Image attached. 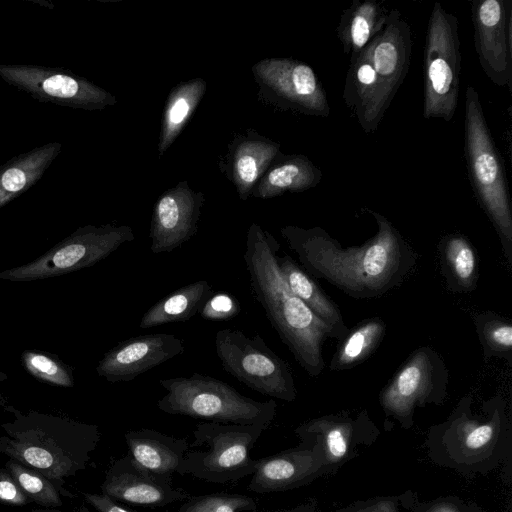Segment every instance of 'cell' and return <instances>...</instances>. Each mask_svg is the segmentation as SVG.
Instances as JSON below:
<instances>
[{
	"instance_id": "obj_33",
	"label": "cell",
	"mask_w": 512,
	"mask_h": 512,
	"mask_svg": "<svg viewBox=\"0 0 512 512\" xmlns=\"http://www.w3.org/2000/svg\"><path fill=\"white\" fill-rule=\"evenodd\" d=\"M7 468L26 496L46 506H58L61 504L56 488L42 475L28 470L13 461L7 463Z\"/></svg>"
},
{
	"instance_id": "obj_20",
	"label": "cell",
	"mask_w": 512,
	"mask_h": 512,
	"mask_svg": "<svg viewBox=\"0 0 512 512\" xmlns=\"http://www.w3.org/2000/svg\"><path fill=\"white\" fill-rule=\"evenodd\" d=\"M60 142L23 152L0 166V208L34 186L60 153Z\"/></svg>"
},
{
	"instance_id": "obj_29",
	"label": "cell",
	"mask_w": 512,
	"mask_h": 512,
	"mask_svg": "<svg viewBox=\"0 0 512 512\" xmlns=\"http://www.w3.org/2000/svg\"><path fill=\"white\" fill-rule=\"evenodd\" d=\"M442 272L447 287L454 293L475 290L478 279V260L470 241L463 235L450 234L440 244Z\"/></svg>"
},
{
	"instance_id": "obj_35",
	"label": "cell",
	"mask_w": 512,
	"mask_h": 512,
	"mask_svg": "<svg viewBox=\"0 0 512 512\" xmlns=\"http://www.w3.org/2000/svg\"><path fill=\"white\" fill-rule=\"evenodd\" d=\"M239 313V302L225 292L214 293L199 312L202 318L213 321L229 320Z\"/></svg>"
},
{
	"instance_id": "obj_38",
	"label": "cell",
	"mask_w": 512,
	"mask_h": 512,
	"mask_svg": "<svg viewBox=\"0 0 512 512\" xmlns=\"http://www.w3.org/2000/svg\"><path fill=\"white\" fill-rule=\"evenodd\" d=\"M7 378H8V375L5 374L4 372L0 371V382L7 380Z\"/></svg>"
},
{
	"instance_id": "obj_21",
	"label": "cell",
	"mask_w": 512,
	"mask_h": 512,
	"mask_svg": "<svg viewBox=\"0 0 512 512\" xmlns=\"http://www.w3.org/2000/svg\"><path fill=\"white\" fill-rule=\"evenodd\" d=\"M349 58L343 101L363 131L374 133L378 129L374 122L377 79L368 45L360 53Z\"/></svg>"
},
{
	"instance_id": "obj_12",
	"label": "cell",
	"mask_w": 512,
	"mask_h": 512,
	"mask_svg": "<svg viewBox=\"0 0 512 512\" xmlns=\"http://www.w3.org/2000/svg\"><path fill=\"white\" fill-rule=\"evenodd\" d=\"M471 18L482 70L493 84L512 92V1L474 0Z\"/></svg>"
},
{
	"instance_id": "obj_6",
	"label": "cell",
	"mask_w": 512,
	"mask_h": 512,
	"mask_svg": "<svg viewBox=\"0 0 512 512\" xmlns=\"http://www.w3.org/2000/svg\"><path fill=\"white\" fill-rule=\"evenodd\" d=\"M215 349L224 370L250 389L288 402L296 399L290 365L259 334L249 337L238 329H221L215 335Z\"/></svg>"
},
{
	"instance_id": "obj_3",
	"label": "cell",
	"mask_w": 512,
	"mask_h": 512,
	"mask_svg": "<svg viewBox=\"0 0 512 512\" xmlns=\"http://www.w3.org/2000/svg\"><path fill=\"white\" fill-rule=\"evenodd\" d=\"M464 153L471 186L492 222L512 266V208L505 169L488 128L478 92H465Z\"/></svg>"
},
{
	"instance_id": "obj_1",
	"label": "cell",
	"mask_w": 512,
	"mask_h": 512,
	"mask_svg": "<svg viewBox=\"0 0 512 512\" xmlns=\"http://www.w3.org/2000/svg\"><path fill=\"white\" fill-rule=\"evenodd\" d=\"M367 212L377 232L361 246L342 247L321 227L286 225L280 233L309 276L352 298L374 299L402 284L417 263V253L385 216Z\"/></svg>"
},
{
	"instance_id": "obj_30",
	"label": "cell",
	"mask_w": 512,
	"mask_h": 512,
	"mask_svg": "<svg viewBox=\"0 0 512 512\" xmlns=\"http://www.w3.org/2000/svg\"><path fill=\"white\" fill-rule=\"evenodd\" d=\"M385 330V322L378 317L360 322L340 341L329 369L331 371L347 370L366 360L381 343Z\"/></svg>"
},
{
	"instance_id": "obj_32",
	"label": "cell",
	"mask_w": 512,
	"mask_h": 512,
	"mask_svg": "<svg viewBox=\"0 0 512 512\" xmlns=\"http://www.w3.org/2000/svg\"><path fill=\"white\" fill-rule=\"evenodd\" d=\"M21 362L26 371L41 382L64 388L75 384L71 368L47 353L24 351Z\"/></svg>"
},
{
	"instance_id": "obj_23",
	"label": "cell",
	"mask_w": 512,
	"mask_h": 512,
	"mask_svg": "<svg viewBox=\"0 0 512 512\" xmlns=\"http://www.w3.org/2000/svg\"><path fill=\"white\" fill-rule=\"evenodd\" d=\"M388 11L374 0H354L343 10L337 37L349 57L360 53L385 28Z\"/></svg>"
},
{
	"instance_id": "obj_9",
	"label": "cell",
	"mask_w": 512,
	"mask_h": 512,
	"mask_svg": "<svg viewBox=\"0 0 512 512\" xmlns=\"http://www.w3.org/2000/svg\"><path fill=\"white\" fill-rule=\"evenodd\" d=\"M263 103L284 111L328 117L329 101L314 69L305 62L283 57L265 58L252 66Z\"/></svg>"
},
{
	"instance_id": "obj_13",
	"label": "cell",
	"mask_w": 512,
	"mask_h": 512,
	"mask_svg": "<svg viewBox=\"0 0 512 512\" xmlns=\"http://www.w3.org/2000/svg\"><path fill=\"white\" fill-rule=\"evenodd\" d=\"M368 47L377 79L374 122L379 127L410 65L411 28L398 9L388 11L385 28Z\"/></svg>"
},
{
	"instance_id": "obj_25",
	"label": "cell",
	"mask_w": 512,
	"mask_h": 512,
	"mask_svg": "<svg viewBox=\"0 0 512 512\" xmlns=\"http://www.w3.org/2000/svg\"><path fill=\"white\" fill-rule=\"evenodd\" d=\"M16 438L6 442L2 448L4 452L41 470L49 478L59 479L70 474L72 461L43 432L30 429L18 434Z\"/></svg>"
},
{
	"instance_id": "obj_26",
	"label": "cell",
	"mask_w": 512,
	"mask_h": 512,
	"mask_svg": "<svg viewBox=\"0 0 512 512\" xmlns=\"http://www.w3.org/2000/svg\"><path fill=\"white\" fill-rule=\"evenodd\" d=\"M214 293L210 283L205 280L187 284L151 306L143 314L139 327L147 329L188 321L200 312Z\"/></svg>"
},
{
	"instance_id": "obj_36",
	"label": "cell",
	"mask_w": 512,
	"mask_h": 512,
	"mask_svg": "<svg viewBox=\"0 0 512 512\" xmlns=\"http://www.w3.org/2000/svg\"><path fill=\"white\" fill-rule=\"evenodd\" d=\"M0 501L10 505H23L27 496L16 481L4 472H0Z\"/></svg>"
},
{
	"instance_id": "obj_10",
	"label": "cell",
	"mask_w": 512,
	"mask_h": 512,
	"mask_svg": "<svg viewBox=\"0 0 512 512\" xmlns=\"http://www.w3.org/2000/svg\"><path fill=\"white\" fill-rule=\"evenodd\" d=\"M0 78L32 98L87 111L113 106L117 99L70 71L37 64H0Z\"/></svg>"
},
{
	"instance_id": "obj_11",
	"label": "cell",
	"mask_w": 512,
	"mask_h": 512,
	"mask_svg": "<svg viewBox=\"0 0 512 512\" xmlns=\"http://www.w3.org/2000/svg\"><path fill=\"white\" fill-rule=\"evenodd\" d=\"M449 371L442 356L425 346L413 351L380 394L384 410L408 424L416 407L442 404Z\"/></svg>"
},
{
	"instance_id": "obj_5",
	"label": "cell",
	"mask_w": 512,
	"mask_h": 512,
	"mask_svg": "<svg viewBox=\"0 0 512 512\" xmlns=\"http://www.w3.org/2000/svg\"><path fill=\"white\" fill-rule=\"evenodd\" d=\"M461 70L458 18L447 12L441 3L432 8L424 47L425 119L452 120L459 98Z\"/></svg>"
},
{
	"instance_id": "obj_18",
	"label": "cell",
	"mask_w": 512,
	"mask_h": 512,
	"mask_svg": "<svg viewBox=\"0 0 512 512\" xmlns=\"http://www.w3.org/2000/svg\"><path fill=\"white\" fill-rule=\"evenodd\" d=\"M125 439L133 463L143 471L163 479L178 471L187 450L184 440L151 429L129 431Z\"/></svg>"
},
{
	"instance_id": "obj_28",
	"label": "cell",
	"mask_w": 512,
	"mask_h": 512,
	"mask_svg": "<svg viewBox=\"0 0 512 512\" xmlns=\"http://www.w3.org/2000/svg\"><path fill=\"white\" fill-rule=\"evenodd\" d=\"M371 424L365 412L356 418L348 415H332L314 419L297 429L303 437L314 436L325 448L326 456L338 461L347 456L353 435Z\"/></svg>"
},
{
	"instance_id": "obj_31",
	"label": "cell",
	"mask_w": 512,
	"mask_h": 512,
	"mask_svg": "<svg viewBox=\"0 0 512 512\" xmlns=\"http://www.w3.org/2000/svg\"><path fill=\"white\" fill-rule=\"evenodd\" d=\"M476 332L484 358L507 360L512 364V323L493 312H481L473 316Z\"/></svg>"
},
{
	"instance_id": "obj_14",
	"label": "cell",
	"mask_w": 512,
	"mask_h": 512,
	"mask_svg": "<svg viewBox=\"0 0 512 512\" xmlns=\"http://www.w3.org/2000/svg\"><path fill=\"white\" fill-rule=\"evenodd\" d=\"M205 195L181 181L163 192L153 206L149 237L154 254L171 252L189 241L198 230Z\"/></svg>"
},
{
	"instance_id": "obj_7",
	"label": "cell",
	"mask_w": 512,
	"mask_h": 512,
	"mask_svg": "<svg viewBox=\"0 0 512 512\" xmlns=\"http://www.w3.org/2000/svg\"><path fill=\"white\" fill-rule=\"evenodd\" d=\"M134 239L133 229L128 225L82 226L40 257L0 272V279L28 282L88 268Z\"/></svg>"
},
{
	"instance_id": "obj_2",
	"label": "cell",
	"mask_w": 512,
	"mask_h": 512,
	"mask_svg": "<svg viewBox=\"0 0 512 512\" xmlns=\"http://www.w3.org/2000/svg\"><path fill=\"white\" fill-rule=\"evenodd\" d=\"M278 250V242L268 231L250 224L244 262L252 294L298 364L309 376L317 377L325 367L324 342L336 335L289 289L277 264Z\"/></svg>"
},
{
	"instance_id": "obj_22",
	"label": "cell",
	"mask_w": 512,
	"mask_h": 512,
	"mask_svg": "<svg viewBox=\"0 0 512 512\" xmlns=\"http://www.w3.org/2000/svg\"><path fill=\"white\" fill-rule=\"evenodd\" d=\"M277 264L289 289L326 323L334 331L336 339L341 341L349 329L338 306L289 255H277Z\"/></svg>"
},
{
	"instance_id": "obj_4",
	"label": "cell",
	"mask_w": 512,
	"mask_h": 512,
	"mask_svg": "<svg viewBox=\"0 0 512 512\" xmlns=\"http://www.w3.org/2000/svg\"><path fill=\"white\" fill-rule=\"evenodd\" d=\"M159 383L166 394L157 407L168 414L267 428L276 413L274 400H253L224 381L197 372L190 377L160 379Z\"/></svg>"
},
{
	"instance_id": "obj_37",
	"label": "cell",
	"mask_w": 512,
	"mask_h": 512,
	"mask_svg": "<svg viewBox=\"0 0 512 512\" xmlns=\"http://www.w3.org/2000/svg\"><path fill=\"white\" fill-rule=\"evenodd\" d=\"M96 508L99 512H129L116 505L109 497L101 498L98 501Z\"/></svg>"
},
{
	"instance_id": "obj_34",
	"label": "cell",
	"mask_w": 512,
	"mask_h": 512,
	"mask_svg": "<svg viewBox=\"0 0 512 512\" xmlns=\"http://www.w3.org/2000/svg\"><path fill=\"white\" fill-rule=\"evenodd\" d=\"M254 506V501L246 496L218 494L194 499L181 512H238Z\"/></svg>"
},
{
	"instance_id": "obj_19",
	"label": "cell",
	"mask_w": 512,
	"mask_h": 512,
	"mask_svg": "<svg viewBox=\"0 0 512 512\" xmlns=\"http://www.w3.org/2000/svg\"><path fill=\"white\" fill-rule=\"evenodd\" d=\"M321 180V170L307 156L281 152L254 186L251 196L270 199L287 192H303Z\"/></svg>"
},
{
	"instance_id": "obj_24",
	"label": "cell",
	"mask_w": 512,
	"mask_h": 512,
	"mask_svg": "<svg viewBox=\"0 0 512 512\" xmlns=\"http://www.w3.org/2000/svg\"><path fill=\"white\" fill-rule=\"evenodd\" d=\"M314 454L308 450L291 451L256 462L248 486L255 492H270L292 487L314 471Z\"/></svg>"
},
{
	"instance_id": "obj_27",
	"label": "cell",
	"mask_w": 512,
	"mask_h": 512,
	"mask_svg": "<svg viewBox=\"0 0 512 512\" xmlns=\"http://www.w3.org/2000/svg\"><path fill=\"white\" fill-rule=\"evenodd\" d=\"M206 89V81L202 78L183 81L171 89L162 115L157 147L159 158L179 136L204 97Z\"/></svg>"
},
{
	"instance_id": "obj_15",
	"label": "cell",
	"mask_w": 512,
	"mask_h": 512,
	"mask_svg": "<svg viewBox=\"0 0 512 512\" xmlns=\"http://www.w3.org/2000/svg\"><path fill=\"white\" fill-rule=\"evenodd\" d=\"M183 340L173 334L152 333L121 341L98 362V376L110 383L129 382L184 353Z\"/></svg>"
},
{
	"instance_id": "obj_17",
	"label": "cell",
	"mask_w": 512,
	"mask_h": 512,
	"mask_svg": "<svg viewBox=\"0 0 512 512\" xmlns=\"http://www.w3.org/2000/svg\"><path fill=\"white\" fill-rule=\"evenodd\" d=\"M164 480L143 471L128 457V463L108 475L102 490L109 497L142 506H162L185 498Z\"/></svg>"
},
{
	"instance_id": "obj_16",
	"label": "cell",
	"mask_w": 512,
	"mask_h": 512,
	"mask_svg": "<svg viewBox=\"0 0 512 512\" xmlns=\"http://www.w3.org/2000/svg\"><path fill=\"white\" fill-rule=\"evenodd\" d=\"M281 154L280 144L253 128L238 133L220 158L219 167L245 201L273 161Z\"/></svg>"
},
{
	"instance_id": "obj_8",
	"label": "cell",
	"mask_w": 512,
	"mask_h": 512,
	"mask_svg": "<svg viewBox=\"0 0 512 512\" xmlns=\"http://www.w3.org/2000/svg\"><path fill=\"white\" fill-rule=\"evenodd\" d=\"M260 425L198 424L192 444L204 445V450L184 454L177 472L193 474L212 482H227L254 473L256 462L249 451L262 431Z\"/></svg>"
}]
</instances>
